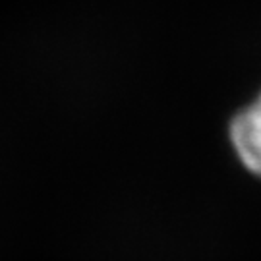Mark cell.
Returning a JSON list of instances; mask_svg holds the SVG:
<instances>
[{
	"label": "cell",
	"instance_id": "6da1fadb",
	"mask_svg": "<svg viewBox=\"0 0 261 261\" xmlns=\"http://www.w3.org/2000/svg\"><path fill=\"white\" fill-rule=\"evenodd\" d=\"M228 138L240 163L261 178V93L253 103L232 116Z\"/></svg>",
	"mask_w": 261,
	"mask_h": 261
}]
</instances>
